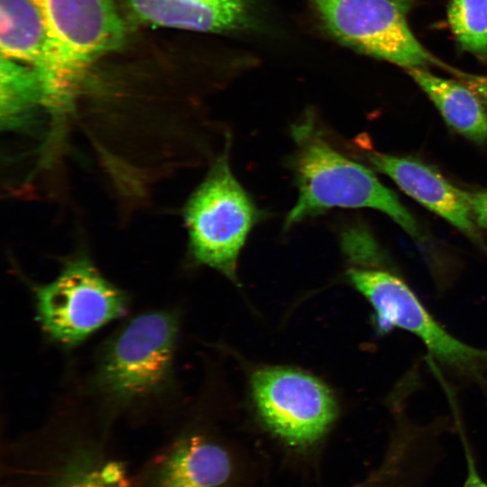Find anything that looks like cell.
Here are the masks:
<instances>
[{
    "instance_id": "11",
    "label": "cell",
    "mask_w": 487,
    "mask_h": 487,
    "mask_svg": "<svg viewBox=\"0 0 487 487\" xmlns=\"http://www.w3.org/2000/svg\"><path fill=\"white\" fill-rule=\"evenodd\" d=\"M362 152L375 169L390 177L406 194L486 249L475 227L466 191L453 186L421 161L366 149Z\"/></svg>"
},
{
    "instance_id": "17",
    "label": "cell",
    "mask_w": 487,
    "mask_h": 487,
    "mask_svg": "<svg viewBox=\"0 0 487 487\" xmlns=\"http://www.w3.org/2000/svg\"><path fill=\"white\" fill-rule=\"evenodd\" d=\"M473 220L487 231V190L466 192Z\"/></svg>"
},
{
    "instance_id": "7",
    "label": "cell",
    "mask_w": 487,
    "mask_h": 487,
    "mask_svg": "<svg viewBox=\"0 0 487 487\" xmlns=\"http://www.w3.org/2000/svg\"><path fill=\"white\" fill-rule=\"evenodd\" d=\"M43 330L60 344L73 345L124 314V294L86 259L66 263L51 283L34 289Z\"/></svg>"
},
{
    "instance_id": "8",
    "label": "cell",
    "mask_w": 487,
    "mask_h": 487,
    "mask_svg": "<svg viewBox=\"0 0 487 487\" xmlns=\"http://www.w3.org/2000/svg\"><path fill=\"white\" fill-rule=\"evenodd\" d=\"M1 487H137L125 463L102 445L76 441L6 454Z\"/></svg>"
},
{
    "instance_id": "14",
    "label": "cell",
    "mask_w": 487,
    "mask_h": 487,
    "mask_svg": "<svg viewBox=\"0 0 487 487\" xmlns=\"http://www.w3.org/2000/svg\"><path fill=\"white\" fill-rule=\"evenodd\" d=\"M44 43L43 21L31 0H0L1 57L36 68Z\"/></svg>"
},
{
    "instance_id": "10",
    "label": "cell",
    "mask_w": 487,
    "mask_h": 487,
    "mask_svg": "<svg viewBox=\"0 0 487 487\" xmlns=\"http://www.w3.org/2000/svg\"><path fill=\"white\" fill-rule=\"evenodd\" d=\"M232 471V459L221 446L188 435L161 449L134 478L137 487H223Z\"/></svg>"
},
{
    "instance_id": "6",
    "label": "cell",
    "mask_w": 487,
    "mask_h": 487,
    "mask_svg": "<svg viewBox=\"0 0 487 487\" xmlns=\"http://www.w3.org/2000/svg\"><path fill=\"white\" fill-rule=\"evenodd\" d=\"M326 30L361 53L403 67L452 69L413 34L408 14L413 0H309Z\"/></svg>"
},
{
    "instance_id": "9",
    "label": "cell",
    "mask_w": 487,
    "mask_h": 487,
    "mask_svg": "<svg viewBox=\"0 0 487 487\" xmlns=\"http://www.w3.org/2000/svg\"><path fill=\"white\" fill-rule=\"evenodd\" d=\"M253 400L268 427L293 446H307L326 431L335 415L329 390L289 369L264 368L252 377Z\"/></svg>"
},
{
    "instance_id": "3",
    "label": "cell",
    "mask_w": 487,
    "mask_h": 487,
    "mask_svg": "<svg viewBox=\"0 0 487 487\" xmlns=\"http://www.w3.org/2000/svg\"><path fill=\"white\" fill-rule=\"evenodd\" d=\"M231 136L202 183L189 198L184 219L194 259L232 280L239 253L262 217L230 166Z\"/></svg>"
},
{
    "instance_id": "16",
    "label": "cell",
    "mask_w": 487,
    "mask_h": 487,
    "mask_svg": "<svg viewBox=\"0 0 487 487\" xmlns=\"http://www.w3.org/2000/svg\"><path fill=\"white\" fill-rule=\"evenodd\" d=\"M0 78L2 114L7 118L36 100L41 101V84L33 67L1 57Z\"/></svg>"
},
{
    "instance_id": "13",
    "label": "cell",
    "mask_w": 487,
    "mask_h": 487,
    "mask_svg": "<svg viewBox=\"0 0 487 487\" xmlns=\"http://www.w3.org/2000/svg\"><path fill=\"white\" fill-rule=\"evenodd\" d=\"M406 71L454 130L476 142L487 141L484 104L470 87L460 80L437 77L427 68H410Z\"/></svg>"
},
{
    "instance_id": "5",
    "label": "cell",
    "mask_w": 487,
    "mask_h": 487,
    "mask_svg": "<svg viewBox=\"0 0 487 487\" xmlns=\"http://www.w3.org/2000/svg\"><path fill=\"white\" fill-rule=\"evenodd\" d=\"M177 333V318L170 312L131 320L101 356L95 377L101 393L124 407L163 392L171 379Z\"/></svg>"
},
{
    "instance_id": "2",
    "label": "cell",
    "mask_w": 487,
    "mask_h": 487,
    "mask_svg": "<svg viewBox=\"0 0 487 487\" xmlns=\"http://www.w3.org/2000/svg\"><path fill=\"white\" fill-rule=\"evenodd\" d=\"M45 29L41 59L34 68L41 102L69 107L91 66L123 43L124 24L113 0H31Z\"/></svg>"
},
{
    "instance_id": "18",
    "label": "cell",
    "mask_w": 487,
    "mask_h": 487,
    "mask_svg": "<svg viewBox=\"0 0 487 487\" xmlns=\"http://www.w3.org/2000/svg\"><path fill=\"white\" fill-rule=\"evenodd\" d=\"M449 72L470 87L487 106V76L465 73L453 68Z\"/></svg>"
},
{
    "instance_id": "1",
    "label": "cell",
    "mask_w": 487,
    "mask_h": 487,
    "mask_svg": "<svg viewBox=\"0 0 487 487\" xmlns=\"http://www.w3.org/2000/svg\"><path fill=\"white\" fill-rule=\"evenodd\" d=\"M291 134L296 149L290 165L299 196L286 216L285 229L335 207H369L386 214L410 236L422 240L418 223L397 196L369 169L336 149L311 113L293 124Z\"/></svg>"
},
{
    "instance_id": "12",
    "label": "cell",
    "mask_w": 487,
    "mask_h": 487,
    "mask_svg": "<svg viewBox=\"0 0 487 487\" xmlns=\"http://www.w3.org/2000/svg\"><path fill=\"white\" fill-rule=\"evenodd\" d=\"M146 24L205 32H226L253 25L252 0H124Z\"/></svg>"
},
{
    "instance_id": "19",
    "label": "cell",
    "mask_w": 487,
    "mask_h": 487,
    "mask_svg": "<svg viewBox=\"0 0 487 487\" xmlns=\"http://www.w3.org/2000/svg\"><path fill=\"white\" fill-rule=\"evenodd\" d=\"M466 454L468 470L467 476L463 487H487V482H484L479 475L473 460L468 450H466Z\"/></svg>"
},
{
    "instance_id": "15",
    "label": "cell",
    "mask_w": 487,
    "mask_h": 487,
    "mask_svg": "<svg viewBox=\"0 0 487 487\" xmlns=\"http://www.w3.org/2000/svg\"><path fill=\"white\" fill-rule=\"evenodd\" d=\"M447 16L460 47L487 60V0H450Z\"/></svg>"
},
{
    "instance_id": "4",
    "label": "cell",
    "mask_w": 487,
    "mask_h": 487,
    "mask_svg": "<svg viewBox=\"0 0 487 487\" xmlns=\"http://www.w3.org/2000/svg\"><path fill=\"white\" fill-rule=\"evenodd\" d=\"M347 277L372 306L379 332L398 328L412 334L441 365L487 387V349L467 345L448 332L399 275L378 268H353Z\"/></svg>"
}]
</instances>
